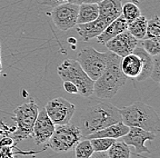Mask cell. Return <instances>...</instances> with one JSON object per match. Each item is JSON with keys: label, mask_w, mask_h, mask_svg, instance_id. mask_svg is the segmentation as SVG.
<instances>
[{"label": "cell", "mask_w": 160, "mask_h": 158, "mask_svg": "<svg viewBox=\"0 0 160 158\" xmlns=\"http://www.w3.org/2000/svg\"><path fill=\"white\" fill-rule=\"evenodd\" d=\"M121 121L119 109L109 102L94 101L79 114L75 124L81 131L83 138L98 130Z\"/></svg>", "instance_id": "obj_1"}, {"label": "cell", "mask_w": 160, "mask_h": 158, "mask_svg": "<svg viewBox=\"0 0 160 158\" xmlns=\"http://www.w3.org/2000/svg\"><path fill=\"white\" fill-rule=\"evenodd\" d=\"M121 60L119 56L108 52L106 68L94 84V94L98 98L112 99L125 86L128 77L121 70Z\"/></svg>", "instance_id": "obj_2"}, {"label": "cell", "mask_w": 160, "mask_h": 158, "mask_svg": "<svg viewBox=\"0 0 160 158\" xmlns=\"http://www.w3.org/2000/svg\"><path fill=\"white\" fill-rule=\"evenodd\" d=\"M121 121L128 127H138L156 135L160 130L158 114L153 107L140 101L119 109Z\"/></svg>", "instance_id": "obj_3"}, {"label": "cell", "mask_w": 160, "mask_h": 158, "mask_svg": "<svg viewBox=\"0 0 160 158\" xmlns=\"http://www.w3.org/2000/svg\"><path fill=\"white\" fill-rule=\"evenodd\" d=\"M58 74L63 82L69 81L75 84L78 89V94L84 97H90L94 94L95 81L88 76L77 60H64L58 67Z\"/></svg>", "instance_id": "obj_4"}, {"label": "cell", "mask_w": 160, "mask_h": 158, "mask_svg": "<svg viewBox=\"0 0 160 158\" xmlns=\"http://www.w3.org/2000/svg\"><path fill=\"white\" fill-rule=\"evenodd\" d=\"M38 112V106L34 100L22 104L14 110L15 121L17 124V127L12 133V139L14 141L19 143L32 136L33 126Z\"/></svg>", "instance_id": "obj_5"}, {"label": "cell", "mask_w": 160, "mask_h": 158, "mask_svg": "<svg viewBox=\"0 0 160 158\" xmlns=\"http://www.w3.org/2000/svg\"><path fill=\"white\" fill-rule=\"evenodd\" d=\"M83 139L80 129L73 123L58 125L46 146L56 153H67L75 148L77 144Z\"/></svg>", "instance_id": "obj_6"}, {"label": "cell", "mask_w": 160, "mask_h": 158, "mask_svg": "<svg viewBox=\"0 0 160 158\" xmlns=\"http://www.w3.org/2000/svg\"><path fill=\"white\" fill-rule=\"evenodd\" d=\"M108 52L101 53L94 47H88L80 50L77 61L90 78L96 81L106 68Z\"/></svg>", "instance_id": "obj_7"}, {"label": "cell", "mask_w": 160, "mask_h": 158, "mask_svg": "<svg viewBox=\"0 0 160 158\" xmlns=\"http://www.w3.org/2000/svg\"><path fill=\"white\" fill-rule=\"evenodd\" d=\"M45 110L55 126L70 123L76 113V106L63 97L51 99L46 105Z\"/></svg>", "instance_id": "obj_8"}, {"label": "cell", "mask_w": 160, "mask_h": 158, "mask_svg": "<svg viewBox=\"0 0 160 158\" xmlns=\"http://www.w3.org/2000/svg\"><path fill=\"white\" fill-rule=\"evenodd\" d=\"M79 5L64 3L54 7L51 17L55 26L61 31H68L77 25Z\"/></svg>", "instance_id": "obj_9"}, {"label": "cell", "mask_w": 160, "mask_h": 158, "mask_svg": "<svg viewBox=\"0 0 160 158\" xmlns=\"http://www.w3.org/2000/svg\"><path fill=\"white\" fill-rule=\"evenodd\" d=\"M138 40L135 38L128 30L120 33L117 37L108 41L105 45L110 52L124 57L131 53L138 47Z\"/></svg>", "instance_id": "obj_10"}, {"label": "cell", "mask_w": 160, "mask_h": 158, "mask_svg": "<svg viewBox=\"0 0 160 158\" xmlns=\"http://www.w3.org/2000/svg\"><path fill=\"white\" fill-rule=\"evenodd\" d=\"M55 125L48 117L45 108L40 110L33 126L32 137L36 145L46 144L55 131Z\"/></svg>", "instance_id": "obj_11"}, {"label": "cell", "mask_w": 160, "mask_h": 158, "mask_svg": "<svg viewBox=\"0 0 160 158\" xmlns=\"http://www.w3.org/2000/svg\"><path fill=\"white\" fill-rule=\"evenodd\" d=\"M157 135L153 132L146 131L138 127H129V131L127 135L121 138L124 143L128 146H132L136 148V155H140L142 153H150V150L146 146L147 141H154Z\"/></svg>", "instance_id": "obj_12"}, {"label": "cell", "mask_w": 160, "mask_h": 158, "mask_svg": "<svg viewBox=\"0 0 160 158\" xmlns=\"http://www.w3.org/2000/svg\"><path fill=\"white\" fill-rule=\"evenodd\" d=\"M109 24L108 21L98 17L92 22L76 25V29L82 39L84 41H89L98 37Z\"/></svg>", "instance_id": "obj_13"}, {"label": "cell", "mask_w": 160, "mask_h": 158, "mask_svg": "<svg viewBox=\"0 0 160 158\" xmlns=\"http://www.w3.org/2000/svg\"><path fill=\"white\" fill-rule=\"evenodd\" d=\"M122 2L120 0H102L98 3V17L111 23L122 14Z\"/></svg>", "instance_id": "obj_14"}, {"label": "cell", "mask_w": 160, "mask_h": 158, "mask_svg": "<svg viewBox=\"0 0 160 158\" xmlns=\"http://www.w3.org/2000/svg\"><path fill=\"white\" fill-rule=\"evenodd\" d=\"M129 131V127L126 126L123 122H118L117 124L111 125L109 126H107L105 128L98 130L97 132H94L87 136L85 138L93 139V138H121L125 135L128 134ZM84 138V139H85Z\"/></svg>", "instance_id": "obj_15"}, {"label": "cell", "mask_w": 160, "mask_h": 158, "mask_svg": "<svg viewBox=\"0 0 160 158\" xmlns=\"http://www.w3.org/2000/svg\"><path fill=\"white\" fill-rule=\"evenodd\" d=\"M127 29H128V23L121 15L117 19L112 21L99 36L97 37L98 42L102 45H105L108 41H109L110 39L117 37L120 33L126 31Z\"/></svg>", "instance_id": "obj_16"}, {"label": "cell", "mask_w": 160, "mask_h": 158, "mask_svg": "<svg viewBox=\"0 0 160 158\" xmlns=\"http://www.w3.org/2000/svg\"><path fill=\"white\" fill-rule=\"evenodd\" d=\"M121 70L128 78L136 79L141 73L142 61L138 55L131 53L122 57Z\"/></svg>", "instance_id": "obj_17"}, {"label": "cell", "mask_w": 160, "mask_h": 158, "mask_svg": "<svg viewBox=\"0 0 160 158\" xmlns=\"http://www.w3.org/2000/svg\"><path fill=\"white\" fill-rule=\"evenodd\" d=\"M134 54L138 55L140 57V59L142 61V70L140 75L136 78L138 81H144L146 79L149 78L150 74L152 72V68H153V57L152 56H150L148 52H146L142 47H137L134 51Z\"/></svg>", "instance_id": "obj_18"}, {"label": "cell", "mask_w": 160, "mask_h": 158, "mask_svg": "<svg viewBox=\"0 0 160 158\" xmlns=\"http://www.w3.org/2000/svg\"><path fill=\"white\" fill-rule=\"evenodd\" d=\"M98 17V4H80L78 15V24H85L92 22Z\"/></svg>", "instance_id": "obj_19"}, {"label": "cell", "mask_w": 160, "mask_h": 158, "mask_svg": "<svg viewBox=\"0 0 160 158\" xmlns=\"http://www.w3.org/2000/svg\"><path fill=\"white\" fill-rule=\"evenodd\" d=\"M148 19L145 16H140L136 20L128 25V31L138 40H142L146 37Z\"/></svg>", "instance_id": "obj_20"}, {"label": "cell", "mask_w": 160, "mask_h": 158, "mask_svg": "<svg viewBox=\"0 0 160 158\" xmlns=\"http://www.w3.org/2000/svg\"><path fill=\"white\" fill-rule=\"evenodd\" d=\"M109 158H130L129 146L123 141H116L107 151Z\"/></svg>", "instance_id": "obj_21"}, {"label": "cell", "mask_w": 160, "mask_h": 158, "mask_svg": "<svg viewBox=\"0 0 160 158\" xmlns=\"http://www.w3.org/2000/svg\"><path fill=\"white\" fill-rule=\"evenodd\" d=\"M123 17L127 21L128 25L136 20L141 16V10L136 3L126 2L122 4V14Z\"/></svg>", "instance_id": "obj_22"}, {"label": "cell", "mask_w": 160, "mask_h": 158, "mask_svg": "<svg viewBox=\"0 0 160 158\" xmlns=\"http://www.w3.org/2000/svg\"><path fill=\"white\" fill-rule=\"evenodd\" d=\"M145 38L160 39V20L158 15L153 16L149 20H148Z\"/></svg>", "instance_id": "obj_23"}, {"label": "cell", "mask_w": 160, "mask_h": 158, "mask_svg": "<svg viewBox=\"0 0 160 158\" xmlns=\"http://www.w3.org/2000/svg\"><path fill=\"white\" fill-rule=\"evenodd\" d=\"M74 149L76 158H89L94 153L90 140L87 138L80 140Z\"/></svg>", "instance_id": "obj_24"}, {"label": "cell", "mask_w": 160, "mask_h": 158, "mask_svg": "<svg viewBox=\"0 0 160 158\" xmlns=\"http://www.w3.org/2000/svg\"><path fill=\"white\" fill-rule=\"evenodd\" d=\"M89 140L94 152H107L117 141V139L114 138H93Z\"/></svg>", "instance_id": "obj_25"}, {"label": "cell", "mask_w": 160, "mask_h": 158, "mask_svg": "<svg viewBox=\"0 0 160 158\" xmlns=\"http://www.w3.org/2000/svg\"><path fill=\"white\" fill-rule=\"evenodd\" d=\"M160 39H152V38H144L141 41L142 48L148 52L150 56L154 57L160 54Z\"/></svg>", "instance_id": "obj_26"}, {"label": "cell", "mask_w": 160, "mask_h": 158, "mask_svg": "<svg viewBox=\"0 0 160 158\" xmlns=\"http://www.w3.org/2000/svg\"><path fill=\"white\" fill-rule=\"evenodd\" d=\"M153 57V68L150 74V78L153 79L156 83L160 82V56L157 55Z\"/></svg>", "instance_id": "obj_27"}, {"label": "cell", "mask_w": 160, "mask_h": 158, "mask_svg": "<svg viewBox=\"0 0 160 158\" xmlns=\"http://www.w3.org/2000/svg\"><path fill=\"white\" fill-rule=\"evenodd\" d=\"M64 3H73V4H77L80 5L81 2L80 0H42V5L44 6H48V7H57L60 4H64Z\"/></svg>", "instance_id": "obj_28"}, {"label": "cell", "mask_w": 160, "mask_h": 158, "mask_svg": "<svg viewBox=\"0 0 160 158\" xmlns=\"http://www.w3.org/2000/svg\"><path fill=\"white\" fill-rule=\"evenodd\" d=\"M63 87L66 90V92L69 93V94H78V89L77 87V86L75 84H73L72 82L69 81H64L63 83Z\"/></svg>", "instance_id": "obj_29"}, {"label": "cell", "mask_w": 160, "mask_h": 158, "mask_svg": "<svg viewBox=\"0 0 160 158\" xmlns=\"http://www.w3.org/2000/svg\"><path fill=\"white\" fill-rule=\"evenodd\" d=\"M14 143V140L12 138H3L1 141H0V145L3 146L4 144H8V145H12Z\"/></svg>", "instance_id": "obj_30"}, {"label": "cell", "mask_w": 160, "mask_h": 158, "mask_svg": "<svg viewBox=\"0 0 160 158\" xmlns=\"http://www.w3.org/2000/svg\"><path fill=\"white\" fill-rule=\"evenodd\" d=\"M102 0H80L81 4H98Z\"/></svg>", "instance_id": "obj_31"}, {"label": "cell", "mask_w": 160, "mask_h": 158, "mask_svg": "<svg viewBox=\"0 0 160 158\" xmlns=\"http://www.w3.org/2000/svg\"><path fill=\"white\" fill-rule=\"evenodd\" d=\"M122 3H126V2H133V3H138L139 1H141V0H120Z\"/></svg>", "instance_id": "obj_32"}, {"label": "cell", "mask_w": 160, "mask_h": 158, "mask_svg": "<svg viewBox=\"0 0 160 158\" xmlns=\"http://www.w3.org/2000/svg\"><path fill=\"white\" fill-rule=\"evenodd\" d=\"M2 72V61H1V44H0V76Z\"/></svg>", "instance_id": "obj_33"}]
</instances>
